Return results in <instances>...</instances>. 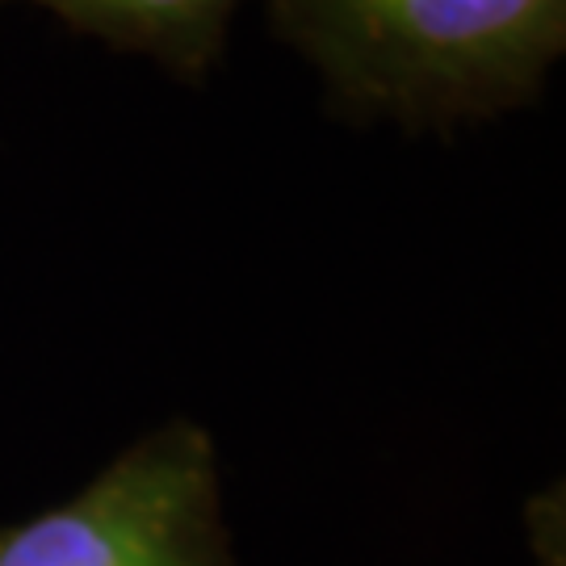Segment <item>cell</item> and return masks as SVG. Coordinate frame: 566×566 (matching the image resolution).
<instances>
[{
    "label": "cell",
    "mask_w": 566,
    "mask_h": 566,
    "mask_svg": "<svg viewBox=\"0 0 566 566\" xmlns=\"http://www.w3.org/2000/svg\"><path fill=\"white\" fill-rule=\"evenodd\" d=\"M269 18L340 114L407 130L533 102L566 51V0H269Z\"/></svg>",
    "instance_id": "1"
},
{
    "label": "cell",
    "mask_w": 566,
    "mask_h": 566,
    "mask_svg": "<svg viewBox=\"0 0 566 566\" xmlns=\"http://www.w3.org/2000/svg\"><path fill=\"white\" fill-rule=\"evenodd\" d=\"M0 566H235L210 437L156 428L72 500L0 528Z\"/></svg>",
    "instance_id": "2"
},
{
    "label": "cell",
    "mask_w": 566,
    "mask_h": 566,
    "mask_svg": "<svg viewBox=\"0 0 566 566\" xmlns=\"http://www.w3.org/2000/svg\"><path fill=\"white\" fill-rule=\"evenodd\" d=\"M76 34L160 60L181 81H202L223 60L240 0H34Z\"/></svg>",
    "instance_id": "3"
}]
</instances>
